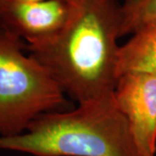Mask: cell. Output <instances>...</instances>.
I'll return each instance as SVG.
<instances>
[{
  "instance_id": "cell-6",
  "label": "cell",
  "mask_w": 156,
  "mask_h": 156,
  "mask_svg": "<svg viewBox=\"0 0 156 156\" xmlns=\"http://www.w3.org/2000/svg\"><path fill=\"white\" fill-rule=\"evenodd\" d=\"M138 73H156V23L138 29L119 48L117 79Z\"/></svg>"
},
{
  "instance_id": "cell-5",
  "label": "cell",
  "mask_w": 156,
  "mask_h": 156,
  "mask_svg": "<svg viewBox=\"0 0 156 156\" xmlns=\"http://www.w3.org/2000/svg\"><path fill=\"white\" fill-rule=\"evenodd\" d=\"M75 0L18 2L8 0L0 15V25L26 44L42 42L60 33L66 26Z\"/></svg>"
},
{
  "instance_id": "cell-2",
  "label": "cell",
  "mask_w": 156,
  "mask_h": 156,
  "mask_svg": "<svg viewBox=\"0 0 156 156\" xmlns=\"http://www.w3.org/2000/svg\"><path fill=\"white\" fill-rule=\"evenodd\" d=\"M0 149L34 156H151L135 139L114 92L70 111L42 114L23 134L0 136Z\"/></svg>"
},
{
  "instance_id": "cell-10",
  "label": "cell",
  "mask_w": 156,
  "mask_h": 156,
  "mask_svg": "<svg viewBox=\"0 0 156 156\" xmlns=\"http://www.w3.org/2000/svg\"><path fill=\"white\" fill-rule=\"evenodd\" d=\"M18 2H26V3H33V2H42V1H48V0H15ZM66 1H72V0H66Z\"/></svg>"
},
{
  "instance_id": "cell-9",
  "label": "cell",
  "mask_w": 156,
  "mask_h": 156,
  "mask_svg": "<svg viewBox=\"0 0 156 156\" xmlns=\"http://www.w3.org/2000/svg\"><path fill=\"white\" fill-rule=\"evenodd\" d=\"M7 2H8V0H0V15L3 12V11H4Z\"/></svg>"
},
{
  "instance_id": "cell-7",
  "label": "cell",
  "mask_w": 156,
  "mask_h": 156,
  "mask_svg": "<svg viewBox=\"0 0 156 156\" xmlns=\"http://www.w3.org/2000/svg\"><path fill=\"white\" fill-rule=\"evenodd\" d=\"M122 37L133 34L142 26L156 23V0H142L136 5L123 9Z\"/></svg>"
},
{
  "instance_id": "cell-4",
  "label": "cell",
  "mask_w": 156,
  "mask_h": 156,
  "mask_svg": "<svg viewBox=\"0 0 156 156\" xmlns=\"http://www.w3.org/2000/svg\"><path fill=\"white\" fill-rule=\"evenodd\" d=\"M117 106L147 154H156V73L126 74L114 89Z\"/></svg>"
},
{
  "instance_id": "cell-8",
  "label": "cell",
  "mask_w": 156,
  "mask_h": 156,
  "mask_svg": "<svg viewBox=\"0 0 156 156\" xmlns=\"http://www.w3.org/2000/svg\"><path fill=\"white\" fill-rule=\"evenodd\" d=\"M142 0H123L122 8L123 9H128L130 7L136 5L137 4H139L140 2H141Z\"/></svg>"
},
{
  "instance_id": "cell-1",
  "label": "cell",
  "mask_w": 156,
  "mask_h": 156,
  "mask_svg": "<svg viewBox=\"0 0 156 156\" xmlns=\"http://www.w3.org/2000/svg\"><path fill=\"white\" fill-rule=\"evenodd\" d=\"M122 19V5L115 0H75L61 32L27 44V50L65 95L78 104L94 100L114 92Z\"/></svg>"
},
{
  "instance_id": "cell-3",
  "label": "cell",
  "mask_w": 156,
  "mask_h": 156,
  "mask_svg": "<svg viewBox=\"0 0 156 156\" xmlns=\"http://www.w3.org/2000/svg\"><path fill=\"white\" fill-rule=\"evenodd\" d=\"M27 44L0 25V136L23 134L42 114L58 111L65 94L49 71L27 55Z\"/></svg>"
}]
</instances>
